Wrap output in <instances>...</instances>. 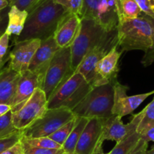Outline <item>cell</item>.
<instances>
[{
  "label": "cell",
  "instance_id": "cell-1",
  "mask_svg": "<svg viewBox=\"0 0 154 154\" xmlns=\"http://www.w3.org/2000/svg\"><path fill=\"white\" fill-rule=\"evenodd\" d=\"M71 14L66 8L53 0H45L28 14L24 27L14 43L38 38L43 41L54 35L62 21Z\"/></svg>",
  "mask_w": 154,
  "mask_h": 154
},
{
  "label": "cell",
  "instance_id": "cell-2",
  "mask_svg": "<svg viewBox=\"0 0 154 154\" xmlns=\"http://www.w3.org/2000/svg\"><path fill=\"white\" fill-rule=\"evenodd\" d=\"M118 47L121 51L132 50L147 51L152 43V28L143 17L134 19H122L117 26Z\"/></svg>",
  "mask_w": 154,
  "mask_h": 154
},
{
  "label": "cell",
  "instance_id": "cell-3",
  "mask_svg": "<svg viewBox=\"0 0 154 154\" xmlns=\"http://www.w3.org/2000/svg\"><path fill=\"white\" fill-rule=\"evenodd\" d=\"M114 89L112 83L93 87L87 95L72 109L75 117L107 119L112 114Z\"/></svg>",
  "mask_w": 154,
  "mask_h": 154
},
{
  "label": "cell",
  "instance_id": "cell-4",
  "mask_svg": "<svg viewBox=\"0 0 154 154\" xmlns=\"http://www.w3.org/2000/svg\"><path fill=\"white\" fill-rule=\"evenodd\" d=\"M91 88L92 86L82 74L74 72L72 75L59 85L48 98V109L63 107L72 110Z\"/></svg>",
  "mask_w": 154,
  "mask_h": 154
},
{
  "label": "cell",
  "instance_id": "cell-5",
  "mask_svg": "<svg viewBox=\"0 0 154 154\" xmlns=\"http://www.w3.org/2000/svg\"><path fill=\"white\" fill-rule=\"evenodd\" d=\"M108 32L94 20L81 18L79 30L70 46L71 67L74 72L88 51L98 45Z\"/></svg>",
  "mask_w": 154,
  "mask_h": 154
},
{
  "label": "cell",
  "instance_id": "cell-6",
  "mask_svg": "<svg viewBox=\"0 0 154 154\" xmlns=\"http://www.w3.org/2000/svg\"><path fill=\"white\" fill-rule=\"evenodd\" d=\"M80 18L92 20L107 32L117 29V0H83Z\"/></svg>",
  "mask_w": 154,
  "mask_h": 154
},
{
  "label": "cell",
  "instance_id": "cell-7",
  "mask_svg": "<svg viewBox=\"0 0 154 154\" xmlns=\"http://www.w3.org/2000/svg\"><path fill=\"white\" fill-rule=\"evenodd\" d=\"M71 65L70 47L60 48L53 57L42 82L41 89L45 93L47 100L60 84L72 75L74 71Z\"/></svg>",
  "mask_w": 154,
  "mask_h": 154
},
{
  "label": "cell",
  "instance_id": "cell-8",
  "mask_svg": "<svg viewBox=\"0 0 154 154\" xmlns=\"http://www.w3.org/2000/svg\"><path fill=\"white\" fill-rule=\"evenodd\" d=\"M75 118L72 110L66 108L48 109L39 119L23 130L26 138L48 137L57 129Z\"/></svg>",
  "mask_w": 154,
  "mask_h": 154
},
{
  "label": "cell",
  "instance_id": "cell-9",
  "mask_svg": "<svg viewBox=\"0 0 154 154\" xmlns=\"http://www.w3.org/2000/svg\"><path fill=\"white\" fill-rule=\"evenodd\" d=\"M116 45H118L117 29L108 32L98 45L88 51L75 72L82 74L92 88L94 87L97 80L95 68L97 63Z\"/></svg>",
  "mask_w": 154,
  "mask_h": 154
},
{
  "label": "cell",
  "instance_id": "cell-10",
  "mask_svg": "<svg viewBox=\"0 0 154 154\" xmlns=\"http://www.w3.org/2000/svg\"><path fill=\"white\" fill-rule=\"evenodd\" d=\"M48 109L45 93L38 88L32 95L19 108L12 112L13 124L18 130H23L42 116Z\"/></svg>",
  "mask_w": 154,
  "mask_h": 154
},
{
  "label": "cell",
  "instance_id": "cell-11",
  "mask_svg": "<svg viewBox=\"0 0 154 154\" xmlns=\"http://www.w3.org/2000/svg\"><path fill=\"white\" fill-rule=\"evenodd\" d=\"M143 114L142 109L137 114L133 115L131 120L128 123L124 124L122 118L119 116L112 115L107 119H103V128L99 143H103L104 140H115L116 143L137 131V126Z\"/></svg>",
  "mask_w": 154,
  "mask_h": 154
},
{
  "label": "cell",
  "instance_id": "cell-12",
  "mask_svg": "<svg viewBox=\"0 0 154 154\" xmlns=\"http://www.w3.org/2000/svg\"><path fill=\"white\" fill-rule=\"evenodd\" d=\"M114 89V103L112 109V115H116L121 118L132 113L149 96L154 94V91L143 94H135L132 96L127 95L129 89L128 86L123 85L116 81L112 83Z\"/></svg>",
  "mask_w": 154,
  "mask_h": 154
},
{
  "label": "cell",
  "instance_id": "cell-13",
  "mask_svg": "<svg viewBox=\"0 0 154 154\" xmlns=\"http://www.w3.org/2000/svg\"><path fill=\"white\" fill-rule=\"evenodd\" d=\"M41 42L38 38H32L14 43V48L9 53L8 66L20 74L27 70Z\"/></svg>",
  "mask_w": 154,
  "mask_h": 154
},
{
  "label": "cell",
  "instance_id": "cell-14",
  "mask_svg": "<svg viewBox=\"0 0 154 154\" xmlns=\"http://www.w3.org/2000/svg\"><path fill=\"white\" fill-rule=\"evenodd\" d=\"M60 48L56 43L54 35H52L41 42L40 45L32 57L28 69L38 75L42 82V85L47 69L54 55Z\"/></svg>",
  "mask_w": 154,
  "mask_h": 154
},
{
  "label": "cell",
  "instance_id": "cell-15",
  "mask_svg": "<svg viewBox=\"0 0 154 154\" xmlns=\"http://www.w3.org/2000/svg\"><path fill=\"white\" fill-rule=\"evenodd\" d=\"M118 45L114 46L97 63L95 68L97 77L95 86L107 83L112 84L117 81L119 71L118 63L122 53V51L118 50Z\"/></svg>",
  "mask_w": 154,
  "mask_h": 154
},
{
  "label": "cell",
  "instance_id": "cell-16",
  "mask_svg": "<svg viewBox=\"0 0 154 154\" xmlns=\"http://www.w3.org/2000/svg\"><path fill=\"white\" fill-rule=\"evenodd\" d=\"M103 123V119H89L77 143L74 154H94L100 141Z\"/></svg>",
  "mask_w": 154,
  "mask_h": 154
},
{
  "label": "cell",
  "instance_id": "cell-17",
  "mask_svg": "<svg viewBox=\"0 0 154 154\" xmlns=\"http://www.w3.org/2000/svg\"><path fill=\"white\" fill-rule=\"evenodd\" d=\"M38 88H42V82L38 75L29 69L21 72L11 105V112L17 110Z\"/></svg>",
  "mask_w": 154,
  "mask_h": 154
},
{
  "label": "cell",
  "instance_id": "cell-18",
  "mask_svg": "<svg viewBox=\"0 0 154 154\" xmlns=\"http://www.w3.org/2000/svg\"><path fill=\"white\" fill-rule=\"evenodd\" d=\"M80 24L79 16L73 14H69L60 23L54 34L56 43L60 48L71 46L79 32Z\"/></svg>",
  "mask_w": 154,
  "mask_h": 154
},
{
  "label": "cell",
  "instance_id": "cell-19",
  "mask_svg": "<svg viewBox=\"0 0 154 154\" xmlns=\"http://www.w3.org/2000/svg\"><path fill=\"white\" fill-rule=\"evenodd\" d=\"M20 74L8 65L0 69V103L11 106Z\"/></svg>",
  "mask_w": 154,
  "mask_h": 154
},
{
  "label": "cell",
  "instance_id": "cell-20",
  "mask_svg": "<svg viewBox=\"0 0 154 154\" xmlns=\"http://www.w3.org/2000/svg\"><path fill=\"white\" fill-rule=\"evenodd\" d=\"M27 16V11L20 10L16 6L10 7L8 13V25L5 29V33L9 36L14 35L17 37L20 35L24 27Z\"/></svg>",
  "mask_w": 154,
  "mask_h": 154
},
{
  "label": "cell",
  "instance_id": "cell-21",
  "mask_svg": "<svg viewBox=\"0 0 154 154\" xmlns=\"http://www.w3.org/2000/svg\"><path fill=\"white\" fill-rule=\"evenodd\" d=\"M88 120L89 119L88 118L76 117V121H75V125H74L72 131L62 146L64 152L74 153L77 143L79 141L81 134H82L85 125L88 123Z\"/></svg>",
  "mask_w": 154,
  "mask_h": 154
},
{
  "label": "cell",
  "instance_id": "cell-22",
  "mask_svg": "<svg viewBox=\"0 0 154 154\" xmlns=\"http://www.w3.org/2000/svg\"><path fill=\"white\" fill-rule=\"evenodd\" d=\"M117 5L119 20L134 19L142 14L136 0H117Z\"/></svg>",
  "mask_w": 154,
  "mask_h": 154
},
{
  "label": "cell",
  "instance_id": "cell-23",
  "mask_svg": "<svg viewBox=\"0 0 154 154\" xmlns=\"http://www.w3.org/2000/svg\"><path fill=\"white\" fill-rule=\"evenodd\" d=\"M141 135L137 131L132 133L125 138L116 143L109 154H130L138 143Z\"/></svg>",
  "mask_w": 154,
  "mask_h": 154
},
{
  "label": "cell",
  "instance_id": "cell-24",
  "mask_svg": "<svg viewBox=\"0 0 154 154\" xmlns=\"http://www.w3.org/2000/svg\"><path fill=\"white\" fill-rule=\"evenodd\" d=\"M143 109V116L137 128V131L140 135L154 127V99Z\"/></svg>",
  "mask_w": 154,
  "mask_h": 154
},
{
  "label": "cell",
  "instance_id": "cell-25",
  "mask_svg": "<svg viewBox=\"0 0 154 154\" xmlns=\"http://www.w3.org/2000/svg\"><path fill=\"white\" fill-rule=\"evenodd\" d=\"M20 143L23 145H26L32 147L47 148V149H60L61 145L56 143L48 137H34V138H26L22 136L20 139Z\"/></svg>",
  "mask_w": 154,
  "mask_h": 154
},
{
  "label": "cell",
  "instance_id": "cell-26",
  "mask_svg": "<svg viewBox=\"0 0 154 154\" xmlns=\"http://www.w3.org/2000/svg\"><path fill=\"white\" fill-rule=\"evenodd\" d=\"M20 130L15 128L12 121V112L9 111L2 116H0V138L8 137Z\"/></svg>",
  "mask_w": 154,
  "mask_h": 154
},
{
  "label": "cell",
  "instance_id": "cell-27",
  "mask_svg": "<svg viewBox=\"0 0 154 154\" xmlns=\"http://www.w3.org/2000/svg\"><path fill=\"white\" fill-rule=\"evenodd\" d=\"M75 121H76V117L74 118L73 119H72L69 122H68L67 123L63 125V126L60 127L55 132H54L51 135L48 136V137L54 140V141H55L56 143L63 146V144L66 141L70 132L72 131V128H73L74 125H75Z\"/></svg>",
  "mask_w": 154,
  "mask_h": 154
},
{
  "label": "cell",
  "instance_id": "cell-28",
  "mask_svg": "<svg viewBox=\"0 0 154 154\" xmlns=\"http://www.w3.org/2000/svg\"><path fill=\"white\" fill-rule=\"evenodd\" d=\"M44 1L45 0H10L9 7L16 6L20 10L27 11L29 14Z\"/></svg>",
  "mask_w": 154,
  "mask_h": 154
},
{
  "label": "cell",
  "instance_id": "cell-29",
  "mask_svg": "<svg viewBox=\"0 0 154 154\" xmlns=\"http://www.w3.org/2000/svg\"><path fill=\"white\" fill-rule=\"evenodd\" d=\"M57 4L62 5L71 14L79 16L82 8L83 0H53Z\"/></svg>",
  "mask_w": 154,
  "mask_h": 154
},
{
  "label": "cell",
  "instance_id": "cell-30",
  "mask_svg": "<svg viewBox=\"0 0 154 154\" xmlns=\"http://www.w3.org/2000/svg\"><path fill=\"white\" fill-rule=\"evenodd\" d=\"M142 15L149 22L152 28V43L150 48L145 51V54L143 57H142L141 63L143 65V66H148L152 64L154 62V19L151 18L149 16L145 15L144 14L142 13Z\"/></svg>",
  "mask_w": 154,
  "mask_h": 154
},
{
  "label": "cell",
  "instance_id": "cell-31",
  "mask_svg": "<svg viewBox=\"0 0 154 154\" xmlns=\"http://www.w3.org/2000/svg\"><path fill=\"white\" fill-rule=\"evenodd\" d=\"M23 136V130L8 137L0 138V154L18 143Z\"/></svg>",
  "mask_w": 154,
  "mask_h": 154
},
{
  "label": "cell",
  "instance_id": "cell-32",
  "mask_svg": "<svg viewBox=\"0 0 154 154\" xmlns=\"http://www.w3.org/2000/svg\"><path fill=\"white\" fill-rule=\"evenodd\" d=\"M22 144V143H21ZM23 154H63L64 152L63 148L60 149H47L28 146L22 144Z\"/></svg>",
  "mask_w": 154,
  "mask_h": 154
},
{
  "label": "cell",
  "instance_id": "cell-33",
  "mask_svg": "<svg viewBox=\"0 0 154 154\" xmlns=\"http://www.w3.org/2000/svg\"><path fill=\"white\" fill-rule=\"evenodd\" d=\"M142 13L154 19V0H136Z\"/></svg>",
  "mask_w": 154,
  "mask_h": 154
},
{
  "label": "cell",
  "instance_id": "cell-34",
  "mask_svg": "<svg viewBox=\"0 0 154 154\" xmlns=\"http://www.w3.org/2000/svg\"><path fill=\"white\" fill-rule=\"evenodd\" d=\"M10 36L7 33L2 34L0 36V62H2L8 55L7 54L9 45Z\"/></svg>",
  "mask_w": 154,
  "mask_h": 154
},
{
  "label": "cell",
  "instance_id": "cell-35",
  "mask_svg": "<svg viewBox=\"0 0 154 154\" xmlns=\"http://www.w3.org/2000/svg\"><path fill=\"white\" fill-rule=\"evenodd\" d=\"M6 9V8H5ZM5 9L0 11V36L5 32V29L8 25V12H5Z\"/></svg>",
  "mask_w": 154,
  "mask_h": 154
},
{
  "label": "cell",
  "instance_id": "cell-36",
  "mask_svg": "<svg viewBox=\"0 0 154 154\" xmlns=\"http://www.w3.org/2000/svg\"><path fill=\"white\" fill-rule=\"evenodd\" d=\"M147 142H146L145 140H143V139L140 138V140H139L138 143H137V145L136 146V147L134 148V150H133L130 154H145L146 151H147Z\"/></svg>",
  "mask_w": 154,
  "mask_h": 154
},
{
  "label": "cell",
  "instance_id": "cell-37",
  "mask_svg": "<svg viewBox=\"0 0 154 154\" xmlns=\"http://www.w3.org/2000/svg\"><path fill=\"white\" fill-rule=\"evenodd\" d=\"M1 154H23V149L21 143L20 141H19L18 143H17L7 150L4 151Z\"/></svg>",
  "mask_w": 154,
  "mask_h": 154
},
{
  "label": "cell",
  "instance_id": "cell-38",
  "mask_svg": "<svg viewBox=\"0 0 154 154\" xmlns=\"http://www.w3.org/2000/svg\"><path fill=\"white\" fill-rule=\"evenodd\" d=\"M141 139L146 142H154V127L146 131L144 134H141Z\"/></svg>",
  "mask_w": 154,
  "mask_h": 154
},
{
  "label": "cell",
  "instance_id": "cell-39",
  "mask_svg": "<svg viewBox=\"0 0 154 154\" xmlns=\"http://www.w3.org/2000/svg\"><path fill=\"white\" fill-rule=\"evenodd\" d=\"M11 110V106L10 105L5 104V103H0V116H2L7 112Z\"/></svg>",
  "mask_w": 154,
  "mask_h": 154
},
{
  "label": "cell",
  "instance_id": "cell-40",
  "mask_svg": "<svg viewBox=\"0 0 154 154\" xmlns=\"http://www.w3.org/2000/svg\"><path fill=\"white\" fill-rule=\"evenodd\" d=\"M8 7H9V2H8V0H0V11Z\"/></svg>",
  "mask_w": 154,
  "mask_h": 154
},
{
  "label": "cell",
  "instance_id": "cell-41",
  "mask_svg": "<svg viewBox=\"0 0 154 154\" xmlns=\"http://www.w3.org/2000/svg\"><path fill=\"white\" fill-rule=\"evenodd\" d=\"M102 143H99L96 147L95 150H94V154H109V153H105L103 151V147H102Z\"/></svg>",
  "mask_w": 154,
  "mask_h": 154
},
{
  "label": "cell",
  "instance_id": "cell-42",
  "mask_svg": "<svg viewBox=\"0 0 154 154\" xmlns=\"http://www.w3.org/2000/svg\"><path fill=\"white\" fill-rule=\"evenodd\" d=\"M8 60H9V54H8V55L6 57H5V60H2V62H0V69H2V68H3L4 66H5V63H6L8 61Z\"/></svg>",
  "mask_w": 154,
  "mask_h": 154
},
{
  "label": "cell",
  "instance_id": "cell-43",
  "mask_svg": "<svg viewBox=\"0 0 154 154\" xmlns=\"http://www.w3.org/2000/svg\"><path fill=\"white\" fill-rule=\"evenodd\" d=\"M145 154H154V145H153V146L151 148V149L146 151V153H145Z\"/></svg>",
  "mask_w": 154,
  "mask_h": 154
},
{
  "label": "cell",
  "instance_id": "cell-44",
  "mask_svg": "<svg viewBox=\"0 0 154 154\" xmlns=\"http://www.w3.org/2000/svg\"><path fill=\"white\" fill-rule=\"evenodd\" d=\"M63 154H74V153H69V152H64Z\"/></svg>",
  "mask_w": 154,
  "mask_h": 154
},
{
  "label": "cell",
  "instance_id": "cell-45",
  "mask_svg": "<svg viewBox=\"0 0 154 154\" xmlns=\"http://www.w3.org/2000/svg\"><path fill=\"white\" fill-rule=\"evenodd\" d=\"M9 1H10V0H8V2H9Z\"/></svg>",
  "mask_w": 154,
  "mask_h": 154
}]
</instances>
